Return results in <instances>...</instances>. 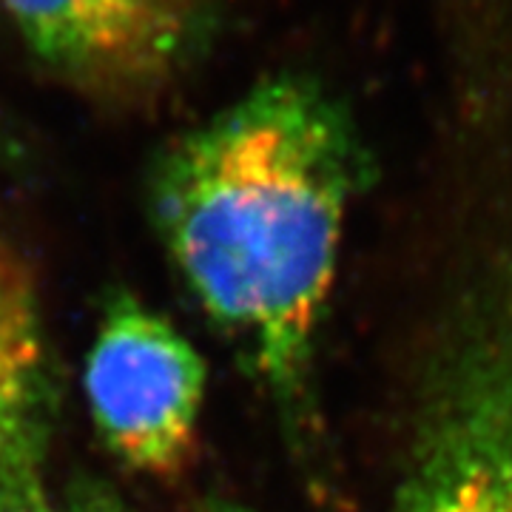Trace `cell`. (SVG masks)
<instances>
[{
    "instance_id": "cell-1",
    "label": "cell",
    "mask_w": 512,
    "mask_h": 512,
    "mask_svg": "<svg viewBox=\"0 0 512 512\" xmlns=\"http://www.w3.org/2000/svg\"><path fill=\"white\" fill-rule=\"evenodd\" d=\"M373 165L316 80L271 77L165 151L151 200L165 248L285 410H299L353 200Z\"/></svg>"
},
{
    "instance_id": "cell-2",
    "label": "cell",
    "mask_w": 512,
    "mask_h": 512,
    "mask_svg": "<svg viewBox=\"0 0 512 512\" xmlns=\"http://www.w3.org/2000/svg\"><path fill=\"white\" fill-rule=\"evenodd\" d=\"M393 512H512V282L495 276L436 350Z\"/></svg>"
},
{
    "instance_id": "cell-3",
    "label": "cell",
    "mask_w": 512,
    "mask_h": 512,
    "mask_svg": "<svg viewBox=\"0 0 512 512\" xmlns=\"http://www.w3.org/2000/svg\"><path fill=\"white\" fill-rule=\"evenodd\" d=\"M97 433L134 470L168 473L188 453L205 396V362L165 316L114 296L86 359Z\"/></svg>"
},
{
    "instance_id": "cell-4",
    "label": "cell",
    "mask_w": 512,
    "mask_h": 512,
    "mask_svg": "<svg viewBox=\"0 0 512 512\" xmlns=\"http://www.w3.org/2000/svg\"><path fill=\"white\" fill-rule=\"evenodd\" d=\"M52 72L94 97L140 100L183 69L197 0H0Z\"/></svg>"
},
{
    "instance_id": "cell-5",
    "label": "cell",
    "mask_w": 512,
    "mask_h": 512,
    "mask_svg": "<svg viewBox=\"0 0 512 512\" xmlns=\"http://www.w3.org/2000/svg\"><path fill=\"white\" fill-rule=\"evenodd\" d=\"M46 399V373L37 367L0 413V512H57L43 481Z\"/></svg>"
},
{
    "instance_id": "cell-6",
    "label": "cell",
    "mask_w": 512,
    "mask_h": 512,
    "mask_svg": "<svg viewBox=\"0 0 512 512\" xmlns=\"http://www.w3.org/2000/svg\"><path fill=\"white\" fill-rule=\"evenodd\" d=\"M37 367H43L40 365V339H37V322L29 319L0 339V413L12 399V393Z\"/></svg>"
},
{
    "instance_id": "cell-7",
    "label": "cell",
    "mask_w": 512,
    "mask_h": 512,
    "mask_svg": "<svg viewBox=\"0 0 512 512\" xmlns=\"http://www.w3.org/2000/svg\"><path fill=\"white\" fill-rule=\"evenodd\" d=\"M57 512H134L109 484L97 478H80L66 490Z\"/></svg>"
},
{
    "instance_id": "cell-8",
    "label": "cell",
    "mask_w": 512,
    "mask_h": 512,
    "mask_svg": "<svg viewBox=\"0 0 512 512\" xmlns=\"http://www.w3.org/2000/svg\"><path fill=\"white\" fill-rule=\"evenodd\" d=\"M29 319H35V308L26 296V288L18 279L0 274V339Z\"/></svg>"
},
{
    "instance_id": "cell-9",
    "label": "cell",
    "mask_w": 512,
    "mask_h": 512,
    "mask_svg": "<svg viewBox=\"0 0 512 512\" xmlns=\"http://www.w3.org/2000/svg\"><path fill=\"white\" fill-rule=\"evenodd\" d=\"M202 512H254L251 507H245V504H237V501H225V498H214V501H208Z\"/></svg>"
}]
</instances>
